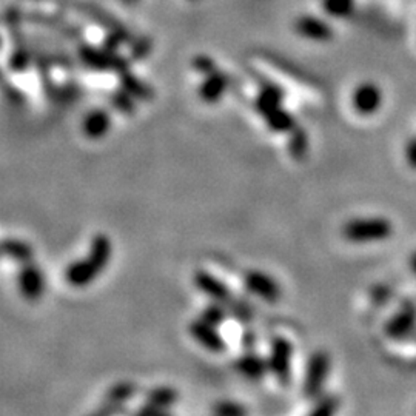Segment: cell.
<instances>
[{
  "label": "cell",
  "instance_id": "obj_14",
  "mask_svg": "<svg viewBox=\"0 0 416 416\" xmlns=\"http://www.w3.org/2000/svg\"><path fill=\"white\" fill-rule=\"evenodd\" d=\"M110 128V117L102 110H94L89 113L84 121V133L88 138H102Z\"/></svg>",
  "mask_w": 416,
  "mask_h": 416
},
{
  "label": "cell",
  "instance_id": "obj_8",
  "mask_svg": "<svg viewBox=\"0 0 416 416\" xmlns=\"http://www.w3.org/2000/svg\"><path fill=\"white\" fill-rule=\"evenodd\" d=\"M17 285L21 295L28 301H38L45 293V278L39 266L28 262L23 264L17 275Z\"/></svg>",
  "mask_w": 416,
  "mask_h": 416
},
{
  "label": "cell",
  "instance_id": "obj_20",
  "mask_svg": "<svg viewBox=\"0 0 416 416\" xmlns=\"http://www.w3.org/2000/svg\"><path fill=\"white\" fill-rule=\"evenodd\" d=\"M229 310L227 307H225L224 304H219V302H212L210 305H207L204 312H202V319L207 321L208 324L214 325V327H218V325H221L225 319H227L229 316Z\"/></svg>",
  "mask_w": 416,
  "mask_h": 416
},
{
  "label": "cell",
  "instance_id": "obj_6",
  "mask_svg": "<svg viewBox=\"0 0 416 416\" xmlns=\"http://www.w3.org/2000/svg\"><path fill=\"white\" fill-rule=\"evenodd\" d=\"M193 283L199 292L210 297L213 302L224 304L225 307H227V310H229V305L236 300V296L231 295L230 288L225 285L221 279L212 275L210 271L197 270L193 276Z\"/></svg>",
  "mask_w": 416,
  "mask_h": 416
},
{
  "label": "cell",
  "instance_id": "obj_12",
  "mask_svg": "<svg viewBox=\"0 0 416 416\" xmlns=\"http://www.w3.org/2000/svg\"><path fill=\"white\" fill-rule=\"evenodd\" d=\"M296 31L304 35V38L313 40H327L332 38V30L329 28V25L312 16L301 17L296 22Z\"/></svg>",
  "mask_w": 416,
  "mask_h": 416
},
{
  "label": "cell",
  "instance_id": "obj_11",
  "mask_svg": "<svg viewBox=\"0 0 416 416\" xmlns=\"http://www.w3.org/2000/svg\"><path fill=\"white\" fill-rule=\"evenodd\" d=\"M416 324V310L412 305H405L387 324V334L392 338H403L409 334Z\"/></svg>",
  "mask_w": 416,
  "mask_h": 416
},
{
  "label": "cell",
  "instance_id": "obj_25",
  "mask_svg": "<svg viewBox=\"0 0 416 416\" xmlns=\"http://www.w3.org/2000/svg\"><path fill=\"white\" fill-rule=\"evenodd\" d=\"M242 346H243V349H247V350L255 349V346H256V334H255V332H253V330L243 332V334H242Z\"/></svg>",
  "mask_w": 416,
  "mask_h": 416
},
{
  "label": "cell",
  "instance_id": "obj_27",
  "mask_svg": "<svg viewBox=\"0 0 416 416\" xmlns=\"http://www.w3.org/2000/svg\"><path fill=\"white\" fill-rule=\"evenodd\" d=\"M126 2H134V0H126Z\"/></svg>",
  "mask_w": 416,
  "mask_h": 416
},
{
  "label": "cell",
  "instance_id": "obj_26",
  "mask_svg": "<svg viewBox=\"0 0 416 416\" xmlns=\"http://www.w3.org/2000/svg\"><path fill=\"white\" fill-rule=\"evenodd\" d=\"M410 268H412L413 273L416 275V253H415V255H413L412 259H410Z\"/></svg>",
  "mask_w": 416,
  "mask_h": 416
},
{
  "label": "cell",
  "instance_id": "obj_13",
  "mask_svg": "<svg viewBox=\"0 0 416 416\" xmlns=\"http://www.w3.org/2000/svg\"><path fill=\"white\" fill-rule=\"evenodd\" d=\"M4 256L13 259L14 262H19L21 266L33 262L34 251L28 242L21 239H5L2 243Z\"/></svg>",
  "mask_w": 416,
  "mask_h": 416
},
{
  "label": "cell",
  "instance_id": "obj_10",
  "mask_svg": "<svg viewBox=\"0 0 416 416\" xmlns=\"http://www.w3.org/2000/svg\"><path fill=\"white\" fill-rule=\"evenodd\" d=\"M234 368H236L243 378L251 379V381H259V379L264 378L268 372V363L264 358L253 354V350H248L247 354H243L236 359Z\"/></svg>",
  "mask_w": 416,
  "mask_h": 416
},
{
  "label": "cell",
  "instance_id": "obj_18",
  "mask_svg": "<svg viewBox=\"0 0 416 416\" xmlns=\"http://www.w3.org/2000/svg\"><path fill=\"white\" fill-rule=\"evenodd\" d=\"M225 88V79L222 75L212 73L210 77L207 79V82L201 87V96L207 102H214L216 99H219Z\"/></svg>",
  "mask_w": 416,
  "mask_h": 416
},
{
  "label": "cell",
  "instance_id": "obj_4",
  "mask_svg": "<svg viewBox=\"0 0 416 416\" xmlns=\"http://www.w3.org/2000/svg\"><path fill=\"white\" fill-rule=\"evenodd\" d=\"M329 372H330L329 354L324 350H316L310 356L305 368V376H304V384H302L305 398L314 400V398L321 396L324 384L325 381H327Z\"/></svg>",
  "mask_w": 416,
  "mask_h": 416
},
{
  "label": "cell",
  "instance_id": "obj_16",
  "mask_svg": "<svg viewBox=\"0 0 416 416\" xmlns=\"http://www.w3.org/2000/svg\"><path fill=\"white\" fill-rule=\"evenodd\" d=\"M281 89H279L278 87L275 85H268L264 89H262L259 97H258V110L267 116L270 114L271 111H275L276 108H279V102H281Z\"/></svg>",
  "mask_w": 416,
  "mask_h": 416
},
{
  "label": "cell",
  "instance_id": "obj_1",
  "mask_svg": "<svg viewBox=\"0 0 416 416\" xmlns=\"http://www.w3.org/2000/svg\"><path fill=\"white\" fill-rule=\"evenodd\" d=\"M113 246L105 234H96L92 241L88 256L73 262L65 270V279L73 287H85L92 284L97 275L102 273L111 258Z\"/></svg>",
  "mask_w": 416,
  "mask_h": 416
},
{
  "label": "cell",
  "instance_id": "obj_7",
  "mask_svg": "<svg viewBox=\"0 0 416 416\" xmlns=\"http://www.w3.org/2000/svg\"><path fill=\"white\" fill-rule=\"evenodd\" d=\"M243 285H246V288L251 295L259 296L261 300H264L270 304L276 302L279 297H281V287H279V284L273 278L264 273V271H247V273L243 275Z\"/></svg>",
  "mask_w": 416,
  "mask_h": 416
},
{
  "label": "cell",
  "instance_id": "obj_24",
  "mask_svg": "<svg viewBox=\"0 0 416 416\" xmlns=\"http://www.w3.org/2000/svg\"><path fill=\"white\" fill-rule=\"evenodd\" d=\"M126 404H119V403H113L110 400H105L102 404L97 407V409L88 416H121L122 412H125Z\"/></svg>",
  "mask_w": 416,
  "mask_h": 416
},
{
  "label": "cell",
  "instance_id": "obj_9",
  "mask_svg": "<svg viewBox=\"0 0 416 416\" xmlns=\"http://www.w3.org/2000/svg\"><path fill=\"white\" fill-rule=\"evenodd\" d=\"M190 334L201 344V346L207 350H210L212 354H224L227 350V344H225L221 333L216 330L214 325L208 324L207 321L196 319L190 324Z\"/></svg>",
  "mask_w": 416,
  "mask_h": 416
},
{
  "label": "cell",
  "instance_id": "obj_3",
  "mask_svg": "<svg viewBox=\"0 0 416 416\" xmlns=\"http://www.w3.org/2000/svg\"><path fill=\"white\" fill-rule=\"evenodd\" d=\"M384 89L373 80H364L351 92L350 104L354 111L361 117H372L384 106Z\"/></svg>",
  "mask_w": 416,
  "mask_h": 416
},
{
  "label": "cell",
  "instance_id": "obj_21",
  "mask_svg": "<svg viewBox=\"0 0 416 416\" xmlns=\"http://www.w3.org/2000/svg\"><path fill=\"white\" fill-rule=\"evenodd\" d=\"M214 416H248L246 407L234 401H221L213 407Z\"/></svg>",
  "mask_w": 416,
  "mask_h": 416
},
{
  "label": "cell",
  "instance_id": "obj_15",
  "mask_svg": "<svg viewBox=\"0 0 416 416\" xmlns=\"http://www.w3.org/2000/svg\"><path fill=\"white\" fill-rule=\"evenodd\" d=\"M177 401V392L171 387H155L148 392L146 403L158 407L162 410H168Z\"/></svg>",
  "mask_w": 416,
  "mask_h": 416
},
{
  "label": "cell",
  "instance_id": "obj_2",
  "mask_svg": "<svg viewBox=\"0 0 416 416\" xmlns=\"http://www.w3.org/2000/svg\"><path fill=\"white\" fill-rule=\"evenodd\" d=\"M393 233V225L387 218H358L349 221L342 229V234L349 242L354 243H370L381 242L390 238Z\"/></svg>",
  "mask_w": 416,
  "mask_h": 416
},
{
  "label": "cell",
  "instance_id": "obj_23",
  "mask_svg": "<svg viewBox=\"0 0 416 416\" xmlns=\"http://www.w3.org/2000/svg\"><path fill=\"white\" fill-rule=\"evenodd\" d=\"M266 119H267V122H268V125L271 126V128L278 130V131L290 128V126L293 125L292 116L288 113H285V111H283L281 108H276L275 111H271L270 114H267Z\"/></svg>",
  "mask_w": 416,
  "mask_h": 416
},
{
  "label": "cell",
  "instance_id": "obj_17",
  "mask_svg": "<svg viewBox=\"0 0 416 416\" xmlns=\"http://www.w3.org/2000/svg\"><path fill=\"white\" fill-rule=\"evenodd\" d=\"M136 393V385L130 381H121L114 384L113 387L108 388V392L105 393V400H110L113 403H119V404H126Z\"/></svg>",
  "mask_w": 416,
  "mask_h": 416
},
{
  "label": "cell",
  "instance_id": "obj_5",
  "mask_svg": "<svg viewBox=\"0 0 416 416\" xmlns=\"http://www.w3.org/2000/svg\"><path fill=\"white\" fill-rule=\"evenodd\" d=\"M292 356L293 346L287 338L278 336L271 341L270 356H268V370L278 379L279 384L287 385L292 378Z\"/></svg>",
  "mask_w": 416,
  "mask_h": 416
},
{
  "label": "cell",
  "instance_id": "obj_19",
  "mask_svg": "<svg viewBox=\"0 0 416 416\" xmlns=\"http://www.w3.org/2000/svg\"><path fill=\"white\" fill-rule=\"evenodd\" d=\"M229 313L233 316L234 319H238L242 324H250L255 319V309L247 302L236 297L230 305H229Z\"/></svg>",
  "mask_w": 416,
  "mask_h": 416
},
{
  "label": "cell",
  "instance_id": "obj_22",
  "mask_svg": "<svg viewBox=\"0 0 416 416\" xmlns=\"http://www.w3.org/2000/svg\"><path fill=\"white\" fill-rule=\"evenodd\" d=\"M338 410V398L334 396H322L316 403L309 416H334Z\"/></svg>",
  "mask_w": 416,
  "mask_h": 416
}]
</instances>
